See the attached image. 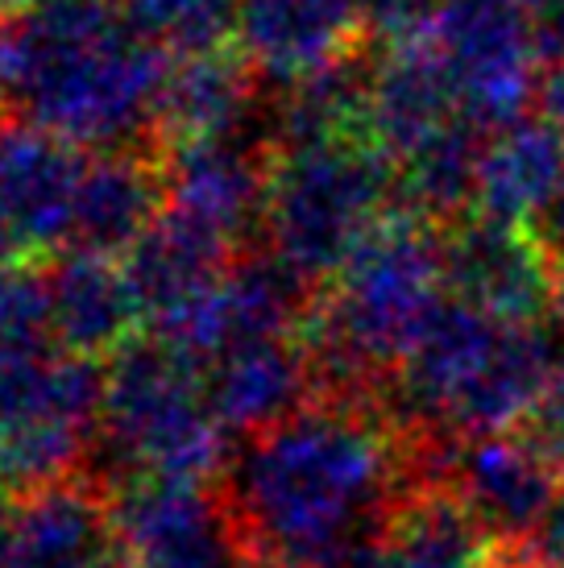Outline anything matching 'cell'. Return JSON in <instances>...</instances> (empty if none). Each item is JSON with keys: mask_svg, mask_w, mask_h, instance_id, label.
I'll use <instances>...</instances> for the list:
<instances>
[{"mask_svg": "<svg viewBox=\"0 0 564 568\" xmlns=\"http://www.w3.org/2000/svg\"><path fill=\"white\" fill-rule=\"evenodd\" d=\"M427 444L382 398H312L229 465V515L253 568H349L399 494L427 477Z\"/></svg>", "mask_w": 564, "mask_h": 568, "instance_id": "6da1fadb", "label": "cell"}, {"mask_svg": "<svg viewBox=\"0 0 564 568\" xmlns=\"http://www.w3.org/2000/svg\"><path fill=\"white\" fill-rule=\"evenodd\" d=\"M171 50L121 0H33L9 26V112L79 150H162Z\"/></svg>", "mask_w": 564, "mask_h": 568, "instance_id": "7a4b0ae2", "label": "cell"}, {"mask_svg": "<svg viewBox=\"0 0 564 568\" xmlns=\"http://www.w3.org/2000/svg\"><path fill=\"white\" fill-rule=\"evenodd\" d=\"M100 440L109 444L125 486H208L236 457L229 427L208 398L204 365L162 336L133 341L104 369Z\"/></svg>", "mask_w": 564, "mask_h": 568, "instance_id": "3957f363", "label": "cell"}, {"mask_svg": "<svg viewBox=\"0 0 564 568\" xmlns=\"http://www.w3.org/2000/svg\"><path fill=\"white\" fill-rule=\"evenodd\" d=\"M394 207V162L365 138L270 154L262 245L315 291H324Z\"/></svg>", "mask_w": 564, "mask_h": 568, "instance_id": "277c9868", "label": "cell"}, {"mask_svg": "<svg viewBox=\"0 0 564 568\" xmlns=\"http://www.w3.org/2000/svg\"><path fill=\"white\" fill-rule=\"evenodd\" d=\"M104 369L92 357L50 348L0 378V465L17 489L75 477L71 469L100 436Z\"/></svg>", "mask_w": 564, "mask_h": 568, "instance_id": "5b68a950", "label": "cell"}, {"mask_svg": "<svg viewBox=\"0 0 564 568\" xmlns=\"http://www.w3.org/2000/svg\"><path fill=\"white\" fill-rule=\"evenodd\" d=\"M427 42L449 63L461 116L482 133L511 125L535 100V47L527 17L498 0H440Z\"/></svg>", "mask_w": 564, "mask_h": 568, "instance_id": "8992f818", "label": "cell"}, {"mask_svg": "<svg viewBox=\"0 0 564 568\" xmlns=\"http://www.w3.org/2000/svg\"><path fill=\"white\" fill-rule=\"evenodd\" d=\"M444 291L502 324H544L556 312V262L532 229L465 216L444 229Z\"/></svg>", "mask_w": 564, "mask_h": 568, "instance_id": "52a82bcc", "label": "cell"}, {"mask_svg": "<svg viewBox=\"0 0 564 568\" xmlns=\"http://www.w3.org/2000/svg\"><path fill=\"white\" fill-rule=\"evenodd\" d=\"M88 154L17 112L0 116V229L17 253L67 250Z\"/></svg>", "mask_w": 564, "mask_h": 568, "instance_id": "ba28073f", "label": "cell"}, {"mask_svg": "<svg viewBox=\"0 0 564 568\" xmlns=\"http://www.w3.org/2000/svg\"><path fill=\"white\" fill-rule=\"evenodd\" d=\"M167 166V207L212 229L236 253L262 245L270 191V150L253 138L171 145Z\"/></svg>", "mask_w": 564, "mask_h": 568, "instance_id": "9c48e42d", "label": "cell"}, {"mask_svg": "<svg viewBox=\"0 0 564 568\" xmlns=\"http://www.w3.org/2000/svg\"><path fill=\"white\" fill-rule=\"evenodd\" d=\"M427 474L444 477L502 548L527 536L564 486L544 460L506 432L436 440Z\"/></svg>", "mask_w": 564, "mask_h": 568, "instance_id": "30bf717a", "label": "cell"}, {"mask_svg": "<svg viewBox=\"0 0 564 568\" xmlns=\"http://www.w3.org/2000/svg\"><path fill=\"white\" fill-rule=\"evenodd\" d=\"M365 38L361 0H241L233 47L262 83L291 88L365 54Z\"/></svg>", "mask_w": 564, "mask_h": 568, "instance_id": "8fae6325", "label": "cell"}, {"mask_svg": "<svg viewBox=\"0 0 564 568\" xmlns=\"http://www.w3.org/2000/svg\"><path fill=\"white\" fill-rule=\"evenodd\" d=\"M0 568H121L112 503L88 477L30 489L0 531Z\"/></svg>", "mask_w": 564, "mask_h": 568, "instance_id": "7c38bea8", "label": "cell"}, {"mask_svg": "<svg viewBox=\"0 0 564 568\" xmlns=\"http://www.w3.org/2000/svg\"><path fill=\"white\" fill-rule=\"evenodd\" d=\"M262 80L236 47L174 54L162 95H158V142L162 150L220 138H253L262 142V112L258 95ZM266 145V142H262Z\"/></svg>", "mask_w": 564, "mask_h": 568, "instance_id": "4fadbf2b", "label": "cell"}, {"mask_svg": "<svg viewBox=\"0 0 564 568\" xmlns=\"http://www.w3.org/2000/svg\"><path fill=\"white\" fill-rule=\"evenodd\" d=\"M42 274H47L50 332L67 353L100 362L133 345L141 307L121 257L59 250L42 266Z\"/></svg>", "mask_w": 564, "mask_h": 568, "instance_id": "5bb4252c", "label": "cell"}, {"mask_svg": "<svg viewBox=\"0 0 564 568\" xmlns=\"http://www.w3.org/2000/svg\"><path fill=\"white\" fill-rule=\"evenodd\" d=\"M382 568H506V548L444 477H415L377 536Z\"/></svg>", "mask_w": 564, "mask_h": 568, "instance_id": "9a60e30c", "label": "cell"}, {"mask_svg": "<svg viewBox=\"0 0 564 568\" xmlns=\"http://www.w3.org/2000/svg\"><path fill=\"white\" fill-rule=\"evenodd\" d=\"M236 250L220 241L212 229L188 221L179 212H162L133 250L121 257L129 286L138 295L141 320L154 328H167L179 316H188L195 303L224 278Z\"/></svg>", "mask_w": 564, "mask_h": 568, "instance_id": "2e32d148", "label": "cell"}, {"mask_svg": "<svg viewBox=\"0 0 564 568\" xmlns=\"http://www.w3.org/2000/svg\"><path fill=\"white\" fill-rule=\"evenodd\" d=\"M167 150H104L88 159L67 250L125 257L167 212Z\"/></svg>", "mask_w": 564, "mask_h": 568, "instance_id": "e0dca14e", "label": "cell"}, {"mask_svg": "<svg viewBox=\"0 0 564 568\" xmlns=\"http://www.w3.org/2000/svg\"><path fill=\"white\" fill-rule=\"evenodd\" d=\"M204 382L220 424L236 436H258L315 398L312 362L299 336H270L229 348L204 365Z\"/></svg>", "mask_w": 564, "mask_h": 568, "instance_id": "ac0fdd59", "label": "cell"}, {"mask_svg": "<svg viewBox=\"0 0 564 568\" xmlns=\"http://www.w3.org/2000/svg\"><path fill=\"white\" fill-rule=\"evenodd\" d=\"M453 121H461V95L449 75V63L427 42V33L420 42L391 47L382 63H374L365 133L391 162L407 159L415 145Z\"/></svg>", "mask_w": 564, "mask_h": 568, "instance_id": "d6986e66", "label": "cell"}, {"mask_svg": "<svg viewBox=\"0 0 564 568\" xmlns=\"http://www.w3.org/2000/svg\"><path fill=\"white\" fill-rule=\"evenodd\" d=\"M564 191V129L548 116H518L482 145L473 216L532 229Z\"/></svg>", "mask_w": 564, "mask_h": 568, "instance_id": "ffe728a7", "label": "cell"}, {"mask_svg": "<svg viewBox=\"0 0 564 568\" xmlns=\"http://www.w3.org/2000/svg\"><path fill=\"white\" fill-rule=\"evenodd\" d=\"M490 133L470 125L465 116L449 129L432 133L423 145H415L407 159L394 162L399 179V207L415 212L420 221L436 229H453L465 216H473L477 204V166L482 145Z\"/></svg>", "mask_w": 564, "mask_h": 568, "instance_id": "44dd1931", "label": "cell"}, {"mask_svg": "<svg viewBox=\"0 0 564 568\" xmlns=\"http://www.w3.org/2000/svg\"><path fill=\"white\" fill-rule=\"evenodd\" d=\"M141 33L171 54L229 47L241 0H121Z\"/></svg>", "mask_w": 564, "mask_h": 568, "instance_id": "7402d4cb", "label": "cell"}, {"mask_svg": "<svg viewBox=\"0 0 564 568\" xmlns=\"http://www.w3.org/2000/svg\"><path fill=\"white\" fill-rule=\"evenodd\" d=\"M511 436L564 481V365L552 374L548 386L535 395L532 407L518 415Z\"/></svg>", "mask_w": 564, "mask_h": 568, "instance_id": "603a6c76", "label": "cell"}, {"mask_svg": "<svg viewBox=\"0 0 564 568\" xmlns=\"http://www.w3.org/2000/svg\"><path fill=\"white\" fill-rule=\"evenodd\" d=\"M511 568H564V486L527 536L506 548Z\"/></svg>", "mask_w": 564, "mask_h": 568, "instance_id": "cb8c5ba5", "label": "cell"}, {"mask_svg": "<svg viewBox=\"0 0 564 568\" xmlns=\"http://www.w3.org/2000/svg\"><path fill=\"white\" fill-rule=\"evenodd\" d=\"M527 30L540 63H564V0H544L535 13H527Z\"/></svg>", "mask_w": 564, "mask_h": 568, "instance_id": "d4e9b609", "label": "cell"}, {"mask_svg": "<svg viewBox=\"0 0 564 568\" xmlns=\"http://www.w3.org/2000/svg\"><path fill=\"white\" fill-rule=\"evenodd\" d=\"M532 233H535V241L544 245V253H548L552 262L564 266V191L556 195V204L532 224Z\"/></svg>", "mask_w": 564, "mask_h": 568, "instance_id": "484cf974", "label": "cell"}, {"mask_svg": "<svg viewBox=\"0 0 564 568\" xmlns=\"http://www.w3.org/2000/svg\"><path fill=\"white\" fill-rule=\"evenodd\" d=\"M540 116H548L552 125L564 129V63H552L544 75H540Z\"/></svg>", "mask_w": 564, "mask_h": 568, "instance_id": "4316f807", "label": "cell"}, {"mask_svg": "<svg viewBox=\"0 0 564 568\" xmlns=\"http://www.w3.org/2000/svg\"><path fill=\"white\" fill-rule=\"evenodd\" d=\"M9 112V26L0 21V116Z\"/></svg>", "mask_w": 564, "mask_h": 568, "instance_id": "83f0119b", "label": "cell"}, {"mask_svg": "<svg viewBox=\"0 0 564 568\" xmlns=\"http://www.w3.org/2000/svg\"><path fill=\"white\" fill-rule=\"evenodd\" d=\"M349 568H382V556H377V544L374 548H365V552L357 556V560H353V565Z\"/></svg>", "mask_w": 564, "mask_h": 568, "instance_id": "f1b7e54d", "label": "cell"}, {"mask_svg": "<svg viewBox=\"0 0 564 568\" xmlns=\"http://www.w3.org/2000/svg\"><path fill=\"white\" fill-rule=\"evenodd\" d=\"M30 4H33V0H0V17H4V13H26V9H30Z\"/></svg>", "mask_w": 564, "mask_h": 568, "instance_id": "f546056e", "label": "cell"}, {"mask_svg": "<svg viewBox=\"0 0 564 568\" xmlns=\"http://www.w3.org/2000/svg\"><path fill=\"white\" fill-rule=\"evenodd\" d=\"M498 4H511V9H518V13L527 17V13H535V9L544 4V0H498Z\"/></svg>", "mask_w": 564, "mask_h": 568, "instance_id": "4dcf8cb0", "label": "cell"}, {"mask_svg": "<svg viewBox=\"0 0 564 568\" xmlns=\"http://www.w3.org/2000/svg\"><path fill=\"white\" fill-rule=\"evenodd\" d=\"M556 316L564 324V266H556Z\"/></svg>", "mask_w": 564, "mask_h": 568, "instance_id": "1f68e13d", "label": "cell"}, {"mask_svg": "<svg viewBox=\"0 0 564 568\" xmlns=\"http://www.w3.org/2000/svg\"><path fill=\"white\" fill-rule=\"evenodd\" d=\"M9 253H13V241L4 237V229H0V262H9Z\"/></svg>", "mask_w": 564, "mask_h": 568, "instance_id": "d6a6232c", "label": "cell"}]
</instances>
